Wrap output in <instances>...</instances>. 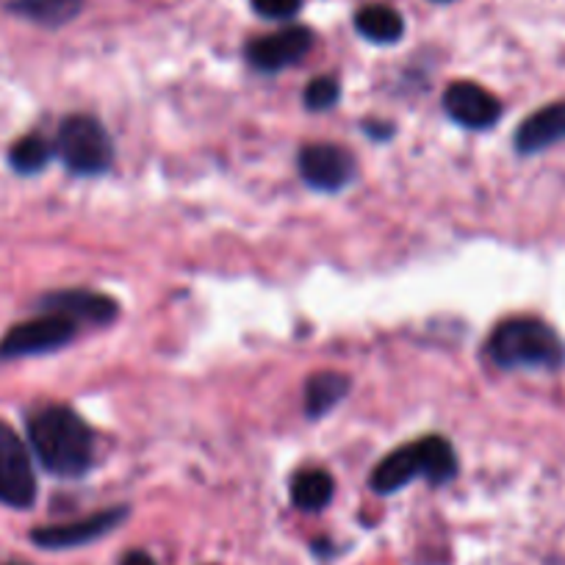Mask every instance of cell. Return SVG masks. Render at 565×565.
I'll use <instances>...</instances> for the list:
<instances>
[{"mask_svg":"<svg viewBox=\"0 0 565 565\" xmlns=\"http://www.w3.org/2000/svg\"><path fill=\"white\" fill-rule=\"evenodd\" d=\"M51 156H53L51 141L40 134H29L20 141H14L12 153H9V164H12L18 172H23V175H34V172L45 170Z\"/></svg>","mask_w":565,"mask_h":565,"instance_id":"obj_17","label":"cell"},{"mask_svg":"<svg viewBox=\"0 0 565 565\" xmlns=\"http://www.w3.org/2000/svg\"><path fill=\"white\" fill-rule=\"evenodd\" d=\"M300 175L319 192H339L355 175V159L339 145H308L300 153Z\"/></svg>","mask_w":565,"mask_h":565,"instance_id":"obj_8","label":"cell"},{"mask_svg":"<svg viewBox=\"0 0 565 565\" xmlns=\"http://www.w3.org/2000/svg\"><path fill=\"white\" fill-rule=\"evenodd\" d=\"M488 355L502 369H559L565 347L546 322L515 317L499 324L488 341Z\"/></svg>","mask_w":565,"mask_h":565,"instance_id":"obj_3","label":"cell"},{"mask_svg":"<svg viewBox=\"0 0 565 565\" xmlns=\"http://www.w3.org/2000/svg\"><path fill=\"white\" fill-rule=\"evenodd\" d=\"M444 108L458 125L471 130L491 128L502 117V103L471 81H458L444 92Z\"/></svg>","mask_w":565,"mask_h":565,"instance_id":"obj_9","label":"cell"},{"mask_svg":"<svg viewBox=\"0 0 565 565\" xmlns=\"http://www.w3.org/2000/svg\"><path fill=\"white\" fill-rule=\"evenodd\" d=\"M56 153L75 175H100L111 167L114 145L100 122L89 114H73L58 125Z\"/></svg>","mask_w":565,"mask_h":565,"instance_id":"obj_4","label":"cell"},{"mask_svg":"<svg viewBox=\"0 0 565 565\" xmlns=\"http://www.w3.org/2000/svg\"><path fill=\"white\" fill-rule=\"evenodd\" d=\"M355 29L363 40L374 42V45H394L405 34V20L396 9L385 7V3H372L355 14Z\"/></svg>","mask_w":565,"mask_h":565,"instance_id":"obj_13","label":"cell"},{"mask_svg":"<svg viewBox=\"0 0 565 565\" xmlns=\"http://www.w3.org/2000/svg\"><path fill=\"white\" fill-rule=\"evenodd\" d=\"M458 475V455L452 444L441 436H427L394 449L372 471V488L377 493H396L416 477H427L433 486H444Z\"/></svg>","mask_w":565,"mask_h":565,"instance_id":"obj_2","label":"cell"},{"mask_svg":"<svg viewBox=\"0 0 565 565\" xmlns=\"http://www.w3.org/2000/svg\"><path fill=\"white\" fill-rule=\"evenodd\" d=\"M128 515L125 508L106 510V513H95L84 521H73V524H56V526H42V530L31 532V541L42 548H73L84 546V543L97 541L100 535L111 532L119 521Z\"/></svg>","mask_w":565,"mask_h":565,"instance_id":"obj_10","label":"cell"},{"mask_svg":"<svg viewBox=\"0 0 565 565\" xmlns=\"http://www.w3.org/2000/svg\"><path fill=\"white\" fill-rule=\"evenodd\" d=\"M119 565H156V559L145 552H130V554H125L122 563Z\"/></svg>","mask_w":565,"mask_h":565,"instance_id":"obj_20","label":"cell"},{"mask_svg":"<svg viewBox=\"0 0 565 565\" xmlns=\"http://www.w3.org/2000/svg\"><path fill=\"white\" fill-rule=\"evenodd\" d=\"M0 502L29 510L36 502V475L23 438L0 422Z\"/></svg>","mask_w":565,"mask_h":565,"instance_id":"obj_5","label":"cell"},{"mask_svg":"<svg viewBox=\"0 0 565 565\" xmlns=\"http://www.w3.org/2000/svg\"><path fill=\"white\" fill-rule=\"evenodd\" d=\"M7 9L12 14H18V18L31 20V23L36 25L58 29V25L78 18L84 3H81V0H9Z\"/></svg>","mask_w":565,"mask_h":565,"instance_id":"obj_14","label":"cell"},{"mask_svg":"<svg viewBox=\"0 0 565 565\" xmlns=\"http://www.w3.org/2000/svg\"><path fill=\"white\" fill-rule=\"evenodd\" d=\"M436 3H452V0H436Z\"/></svg>","mask_w":565,"mask_h":565,"instance_id":"obj_21","label":"cell"},{"mask_svg":"<svg viewBox=\"0 0 565 565\" xmlns=\"http://www.w3.org/2000/svg\"><path fill=\"white\" fill-rule=\"evenodd\" d=\"M313 47V34L306 25H289L269 36H258L247 45V62L260 73H280L300 62Z\"/></svg>","mask_w":565,"mask_h":565,"instance_id":"obj_7","label":"cell"},{"mask_svg":"<svg viewBox=\"0 0 565 565\" xmlns=\"http://www.w3.org/2000/svg\"><path fill=\"white\" fill-rule=\"evenodd\" d=\"M350 391V377L339 372H319L306 385V411L311 418L333 411Z\"/></svg>","mask_w":565,"mask_h":565,"instance_id":"obj_15","label":"cell"},{"mask_svg":"<svg viewBox=\"0 0 565 565\" xmlns=\"http://www.w3.org/2000/svg\"><path fill=\"white\" fill-rule=\"evenodd\" d=\"M78 322L64 313H45L31 322L14 324L0 341V358H31L56 352L75 339Z\"/></svg>","mask_w":565,"mask_h":565,"instance_id":"obj_6","label":"cell"},{"mask_svg":"<svg viewBox=\"0 0 565 565\" xmlns=\"http://www.w3.org/2000/svg\"><path fill=\"white\" fill-rule=\"evenodd\" d=\"M42 308L53 313H64V317L75 319V322H92V324H108L117 317V302L111 297L95 295V291L73 289V291H56L42 300Z\"/></svg>","mask_w":565,"mask_h":565,"instance_id":"obj_11","label":"cell"},{"mask_svg":"<svg viewBox=\"0 0 565 565\" xmlns=\"http://www.w3.org/2000/svg\"><path fill=\"white\" fill-rule=\"evenodd\" d=\"M557 141H565V100L526 117L515 134V148L521 153H541Z\"/></svg>","mask_w":565,"mask_h":565,"instance_id":"obj_12","label":"cell"},{"mask_svg":"<svg viewBox=\"0 0 565 565\" xmlns=\"http://www.w3.org/2000/svg\"><path fill=\"white\" fill-rule=\"evenodd\" d=\"M339 97H341L339 81L322 75V78H313L311 84H308L306 106L311 108V111H328V108H333L335 103H339Z\"/></svg>","mask_w":565,"mask_h":565,"instance_id":"obj_18","label":"cell"},{"mask_svg":"<svg viewBox=\"0 0 565 565\" xmlns=\"http://www.w3.org/2000/svg\"><path fill=\"white\" fill-rule=\"evenodd\" d=\"M255 14L266 20H289L302 9V0H253Z\"/></svg>","mask_w":565,"mask_h":565,"instance_id":"obj_19","label":"cell"},{"mask_svg":"<svg viewBox=\"0 0 565 565\" xmlns=\"http://www.w3.org/2000/svg\"><path fill=\"white\" fill-rule=\"evenodd\" d=\"M29 441L40 463L56 477H84L95 460L89 424L67 405H47L29 418Z\"/></svg>","mask_w":565,"mask_h":565,"instance_id":"obj_1","label":"cell"},{"mask_svg":"<svg viewBox=\"0 0 565 565\" xmlns=\"http://www.w3.org/2000/svg\"><path fill=\"white\" fill-rule=\"evenodd\" d=\"M333 491V477L328 471L308 469L300 471L295 477V482H291V502L300 510H306V513H319V510H324L330 504Z\"/></svg>","mask_w":565,"mask_h":565,"instance_id":"obj_16","label":"cell"}]
</instances>
